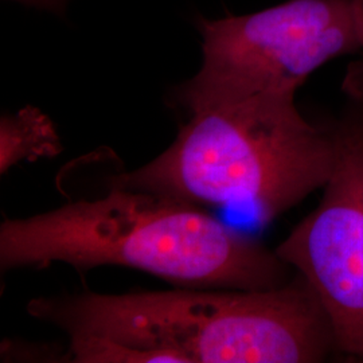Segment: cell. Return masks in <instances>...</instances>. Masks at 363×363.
<instances>
[{
    "label": "cell",
    "mask_w": 363,
    "mask_h": 363,
    "mask_svg": "<svg viewBox=\"0 0 363 363\" xmlns=\"http://www.w3.org/2000/svg\"><path fill=\"white\" fill-rule=\"evenodd\" d=\"M105 196L0 225V267L101 265L151 273L186 288L268 289L289 280L274 250L191 202L109 184Z\"/></svg>",
    "instance_id": "6da1fadb"
},
{
    "label": "cell",
    "mask_w": 363,
    "mask_h": 363,
    "mask_svg": "<svg viewBox=\"0 0 363 363\" xmlns=\"http://www.w3.org/2000/svg\"><path fill=\"white\" fill-rule=\"evenodd\" d=\"M199 27L202 67L177 94L190 113L259 93L298 91L328 61L363 52V0H288Z\"/></svg>",
    "instance_id": "277c9868"
},
{
    "label": "cell",
    "mask_w": 363,
    "mask_h": 363,
    "mask_svg": "<svg viewBox=\"0 0 363 363\" xmlns=\"http://www.w3.org/2000/svg\"><path fill=\"white\" fill-rule=\"evenodd\" d=\"M18 1H25L27 4H34L40 7H57L62 0H18Z\"/></svg>",
    "instance_id": "52a82bcc"
},
{
    "label": "cell",
    "mask_w": 363,
    "mask_h": 363,
    "mask_svg": "<svg viewBox=\"0 0 363 363\" xmlns=\"http://www.w3.org/2000/svg\"><path fill=\"white\" fill-rule=\"evenodd\" d=\"M62 151V143L49 116L34 106H25L0 123V172L22 160L35 162L54 157Z\"/></svg>",
    "instance_id": "8992f818"
},
{
    "label": "cell",
    "mask_w": 363,
    "mask_h": 363,
    "mask_svg": "<svg viewBox=\"0 0 363 363\" xmlns=\"http://www.w3.org/2000/svg\"><path fill=\"white\" fill-rule=\"evenodd\" d=\"M335 133V164L319 205L274 252L320 300L337 351L363 361V117Z\"/></svg>",
    "instance_id": "5b68a950"
},
{
    "label": "cell",
    "mask_w": 363,
    "mask_h": 363,
    "mask_svg": "<svg viewBox=\"0 0 363 363\" xmlns=\"http://www.w3.org/2000/svg\"><path fill=\"white\" fill-rule=\"evenodd\" d=\"M27 311L70 337H104L157 362L318 363L337 351L303 276L268 289L178 288L35 298Z\"/></svg>",
    "instance_id": "7a4b0ae2"
},
{
    "label": "cell",
    "mask_w": 363,
    "mask_h": 363,
    "mask_svg": "<svg viewBox=\"0 0 363 363\" xmlns=\"http://www.w3.org/2000/svg\"><path fill=\"white\" fill-rule=\"evenodd\" d=\"M295 96L259 93L190 113L163 154L109 184L198 206L247 205L273 220L323 189L335 164V130L311 124Z\"/></svg>",
    "instance_id": "3957f363"
}]
</instances>
